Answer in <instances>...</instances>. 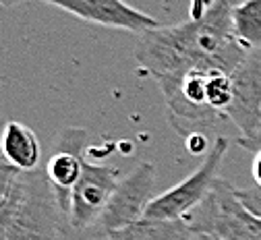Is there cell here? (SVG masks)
Listing matches in <instances>:
<instances>
[{
	"label": "cell",
	"mask_w": 261,
	"mask_h": 240,
	"mask_svg": "<svg viewBox=\"0 0 261 240\" xmlns=\"http://www.w3.org/2000/svg\"><path fill=\"white\" fill-rule=\"evenodd\" d=\"M21 176V170L15 168L13 164H9L7 159H0V207L5 205V201L9 199L17 178Z\"/></svg>",
	"instance_id": "cell-14"
},
{
	"label": "cell",
	"mask_w": 261,
	"mask_h": 240,
	"mask_svg": "<svg viewBox=\"0 0 261 240\" xmlns=\"http://www.w3.org/2000/svg\"><path fill=\"white\" fill-rule=\"evenodd\" d=\"M11 240H67L71 222L42 170L21 172L11 191Z\"/></svg>",
	"instance_id": "cell-2"
},
{
	"label": "cell",
	"mask_w": 261,
	"mask_h": 240,
	"mask_svg": "<svg viewBox=\"0 0 261 240\" xmlns=\"http://www.w3.org/2000/svg\"><path fill=\"white\" fill-rule=\"evenodd\" d=\"M42 3L58 7L85 23L102 25V27L133 31V33H145L162 27L155 17L130 7L124 0H42Z\"/></svg>",
	"instance_id": "cell-8"
},
{
	"label": "cell",
	"mask_w": 261,
	"mask_h": 240,
	"mask_svg": "<svg viewBox=\"0 0 261 240\" xmlns=\"http://www.w3.org/2000/svg\"><path fill=\"white\" fill-rule=\"evenodd\" d=\"M118 184V174L110 166L85 162L83 174L71 195V230L85 232L100 222L106 205Z\"/></svg>",
	"instance_id": "cell-7"
},
{
	"label": "cell",
	"mask_w": 261,
	"mask_h": 240,
	"mask_svg": "<svg viewBox=\"0 0 261 240\" xmlns=\"http://www.w3.org/2000/svg\"><path fill=\"white\" fill-rule=\"evenodd\" d=\"M108 236L112 240H191L193 232L185 220H139L137 224Z\"/></svg>",
	"instance_id": "cell-11"
},
{
	"label": "cell",
	"mask_w": 261,
	"mask_h": 240,
	"mask_svg": "<svg viewBox=\"0 0 261 240\" xmlns=\"http://www.w3.org/2000/svg\"><path fill=\"white\" fill-rule=\"evenodd\" d=\"M135 58L158 83L182 79L191 71L210 73L199 23L193 19L141 33Z\"/></svg>",
	"instance_id": "cell-1"
},
{
	"label": "cell",
	"mask_w": 261,
	"mask_h": 240,
	"mask_svg": "<svg viewBox=\"0 0 261 240\" xmlns=\"http://www.w3.org/2000/svg\"><path fill=\"white\" fill-rule=\"evenodd\" d=\"M185 222L193 234H205L212 240H261V220L239 201L234 186L226 180H218Z\"/></svg>",
	"instance_id": "cell-3"
},
{
	"label": "cell",
	"mask_w": 261,
	"mask_h": 240,
	"mask_svg": "<svg viewBox=\"0 0 261 240\" xmlns=\"http://www.w3.org/2000/svg\"><path fill=\"white\" fill-rule=\"evenodd\" d=\"M155 189V166L141 162L133 172L118 180L106 209L97 222V234H114L143 220Z\"/></svg>",
	"instance_id": "cell-5"
},
{
	"label": "cell",
	"mask_w": 261,
	"mask_h": 240,
	"mask_svg": "<svg viewBox=\"0 0 261 240\" xmlns=\"http://www.w3.org/2000/svg\"><path fill=\"white\" fill-rule=\"evenodd\" d=\"M21 3H25V0H0V7H17Z\"/></svg>",
	"instance_id": "cell-20"
},
{
	"label": "cell",
	"mask_w": 261,
	"mask_h": 240,
	"mask_svg": "<svg viewBox=\"0 0 261 240\" xmlns=\"http://www.w3.org/2000/svg\"><path fill=\"white\" fill-rule=\"evenodd\" d=\"M232 29L237 42L247 52L261 48V0H245L234 7Z\"/></svg>",
	"instance_id": "cell-12"
},
{
	"label": "cell",
	"mask_w": 261,
	"mask_h": 240,
	"mask_svg": "<svg viewBox=\"0 0 261 240\" xmlns=\"http://www.w3.org/2000/svg\"><path fill=\"white\" fill-rule=\"evenodd\" d=\"M191 240H212L210 236H205V234H193L191 236Z\"/></svg>",
	"instance_id": "cell-21"
},
{
	"label": "cell",
	"mask_w": 261,
	"mask_h": 240,
	"mask_svg": "<svg viewBox=\"0 0 261 240\" xmlns=\"http://www.w3.org/2000/svg\"><path fill=\"white\" fill-rule=\"evenodd\" d=\"M230 79L234 93L226 118L234 122L241 137L251 139L261 135V48L245 54Z\"/></svg>",
	"instance_id": "cell-6"
},
{
	"label": "cell",
	"mask_w": 261,
	"mask_h": 240,
	"mask_svg": "<svg viewBox=\"0 0 261 240\" xmlns=\"http://www.w3.org/2000/svg\"><path fill=\"white\" fill-rule=\"evenodd\" d=\"M187 149L189 153L193 155H207V151L212 149L210 147V141H207V135H201V132H195L191 137H187Z\"/></svg>",
	"instance_id": "cell-16"
},
{
	"label": "cell",
	"mask_w": 261,
	"mask_h": 240,
	"mask_svg": "<svg viewBox=\"0 0 261 240\" xmlns=\"http://www.w3.org/2000/svg\"><path fill=\"white\" fill-rule=\"evenodd\" d=\"M232 79L226 73H210L207 75V104L226 116L228 108L232 104Z\"/></svg>",
	"instance_id": "cell-13"
},
{
	"label": "cell",
	"mask_w": 261,
	"mask_h": 240,
	"mask_svg": "<svg viewBox=\"0 0 261 240\" xmlns=\"http://www.w3.org/2000/svg\"><path fill=\"white\" fill-rule=\"evenodd\" d=\"M0 151L5 159L19 168L21 172H34L38 170L42 147L38 135L19 120H9L0 132Z\"/></svg>",
	"instance_id": "cell-10"
},
{
	"label": "cell",
	"mask_w": 261,
	"mask_h": 240,
	"mask_svg": "<svg viewBox=\"0 0 261 240\" xmlns=\"http://www.w3.org/2000/svg\"><path fill=\"white\" fill-rule=\"evenodd\" d=\"M234 191H237L239 201L245 205L251 214H255L261 220V189L253 186V189H234Z\"/></svg>",
	"instance_id": "cell-15"
},
{
	"label": "cell",
	"mask_w": 261,
	"mask_h": 240,
	"mask_svg": "<svg viewBox=\"0 0 261 240\" xmlns=\"http://www.w3.org/2000/svg\"><path fill=\"white\" fill-rule=\"evenodd\" d=\"M87 132L83 128H64L56 141L54 153L46 164V176L56 193V199L64 214L71 216V195L77 182L81 180L85 166V149Z\"/></svg>",
	"instance_id": "cell-9"
},
{
	"label": "cell",
	"mask_w": 261,
	"mask_h": 240,
	"mask_svg": "<svg viewBox=\"0 0 261 240\" xmlns=\"http://www.w3.org/2000/svg\"><path fill=\"white\" fill-rule=\"evenodd\" d=\"M214 5V0H191V19H199Z\"/></svg>",
	"instance_id": "cell-17"
},
{
	"label": "cell",
	"mask_w": 261,
	"mask_h": 240,
	"mask_svg": "<svg viewBox=\"0 0 261 240\" xmlns=\"http://www.w3.org/2000/svg\"><path fill=\"white\" fill-rule=\"evenodd\" d=\"M253 180H255V186L261 189V151L255 153V159H253Z\"/></svg>",
	"instance_id": "cell-19"
},
{
	"label": "cell",
	"mask_w": 261,
	"mask_h": 240,
	"mask_svg": "<svg viewBox=\"0 0 261 240\" xmlns=\"http://www.w3.org/2000/svg\"><path fill=\"white\" fill-rule=\"evenodd\" d=\"M89 240H112L108 234H97V236H93V238H89Z\"/></svg>",
	"instance_id": "cell-22"
},
{
	"label": "cell",
	"mask_w": 261,
	"mask_h": 240,
	"mask_svg": "<svg viewBox=\"0 0 261 240\" xmlns=\"http://www.w3.org/2000/svg\"><path fill=\"white\" fill-rule=\"evenodd\" d=\"M228 147H230V141L226 137L222 135L216 137V141L207 151V155L203 157L201 166L191 176L180 180L176 186L153 197L143 220H164V222L187 220L207 199V195L214 191L216 182L220 180L218 172Z\"/></svg>",
	"instance_id": "cell-4"
},
{
	"label": "cell",
	"mask_w": 261,
	"mask_h": 240,
	"mask_svg": "<svg viewBox=\"0 0 261 240\" xmlns=\"http://www.w3.org/2000/svg\"><path fill=\"white\" fill-rule=\"evenodd\" d=\"M237 143H239L245 151H253V153H257V151H261V135L251 137V139H245V137H241Z\"/></svg>",
	"instance_id": "cell-18"
}]
</instances>
